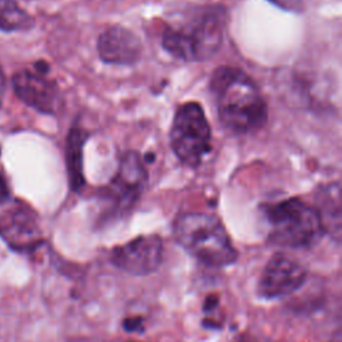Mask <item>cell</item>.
<instances>
[{"mask_svg": "<svg viewBox=\"0 0 342 342\" xmlns=\"http://www.w3.org/2000/svg\"><path fill=\"white\" fill-rule=\"evenodd\" d=\"M227 20V10L221 4L193 6L165 27L161 45L178 60L205 62L223 45Z\"/></svg>", "mask_w": 342, "mask_h": 342, "instance_id": "1", "label": "cell"}, {"mask_svg": "<svg viewBox=\"0 0 342 342\" xmlns=\"http://www.w3.org/2000/svg\"><path fill=\"white\" fill-rule=\"evenodd\" d=\"M210 91L224 129L234 134H253L269 121L268 104L257 85L236 67L221 66L210 78Z\"/></svg>", "mask_w": 342, "mask_h": 342, "instance_id": "2", "label": "cell"}, {"mask_svg": "<svg viewBox=\"0 0 342 342\" xmlns=\"http://www.w3.org/2000/svg\"><path fill=\"white\" fill-rule=\"evenodd\" d=\"M177 242L192 257L210 268H226L238 258L221 219L207 213H183L173 224Z\"/></svg>", "mask_w": 342, "mask_h": 342, "instance_id": "3", "label": "cell"}, {"mask_svg": "<svg viewBox=\"0 0 342 342\" xmlns=\"http://www.w3.org/2000/svg\"><path fill=\"white\" fill-rule=\"evenodd\" d=\"M261 211L268 241L274 246L309 249L324 236L316 209L299 198L266 203Z\"/></svg>", "mask_w": 342, "mask_h": 342, "instance_id": "4", "label": "cell"}, {"mask_svg": "<svg viewBox=\"0 0 342 342\" xmlns=\"http://www.w3.org/2000/svg\"><path fill=\"white\" fill-rule=\"evenodd\" d=\"M147 180L146 166L136 151L122 155L115 174L98 194L99 223L106 224L126 217L143 194Z\"/></svg>", "mask_w": 342, "mask_h": 342, "instance_id": "5", "label": "cell"}, {"mask_svg": "<svg viewBox=\"0 0 342 342\" xmlns=\"http://www.w3.org/2000/svg\"><path fill=\"white\" fill-rule=\"evenodd\" d=\"M170 146L180 163L198 169L211 151V129L202 106L187 102L178 107L170 129Z\"/></svg>", "mask_w": 342, "mask_h": 342, "instance_id": "6", "label": "cell"}, {"mask_svg": "<svg viewBox=\"0 0 342 342\" xmlns=\"http://www.w3.org/2000/svg\"><path fill=\"white\" fill-rule=\"evenodd\" d=\"M308 272L301 262L285 253L274 254L263 268L258 281V294L265 299H281L305 283Z\"/></svg>", "mask_w": 342, "mask_h": 342, "instance_id": "7", "label": "cell"}, {"mask_svg": "<svg viewBox=\"0 0 342 342\" xmlns=\"http://www.w3.org/2000/svg\"><path fill=\"white\" fill-rule=\"evenodd\" d=\"M163 259L161 237L139 236L111 250V263L130 276L143 277L158 270Z\"/></svg>", "mask_w": 342, "mask_h": 342, "instance_id": "8", "label": "cell"}, {"mask_svg": "<svg viewBox=\"0 0 342 342\" xmlns=\"http://www.w3.org/2000/svg\"><path fill=\"white\" fill-rule=\"evenodd\" d=\"M0 237L18 251H32L43 242L36 214L20 203L0 214Z\"/></svg>", "mask_w": 342, "mask_h": 342, "instance_id": "9", "label": "cell"}, {"mask_svg": "<svg viewBox=\"0 0 342 342\" xmlns=\"http://www.w3.org/2000/svg\"><path fill=\"white\" fill-rule=\"evenodd\" d=\"M12 87L23 103L42 114H55L60 103V90L45 74L19 71L12 77Z\"/></svg>", "mask_w": 342, "mask_h": 342, "instance_id": "10", "label": "cell"}, {"mask_svg": "<svg viewBox=\"0 0 342 342\" xmlns=\"http://www.w3.org/2000/svg\"><path fill=\"white\" fill-rule=\"evenodd\" d=\"M98 55L102 62L114 66H133L142 55V42L135 33L122 26L106 28L98 39Z\"/></svg>", "mask_w": 342, "mask_h": 342, "instance_id": "11", "label": "cell"}, {"mask_svg": "<svg viewBox=\"0 0 342 342\" xmlns=\"http://www.w3.org/2000/svg\"><path fill=\"white\" fill-rule=\"evenodd\" d=\"M314 209L320 218L324 234H329L338 241L341 237L342 224V198L339 182H331L318 188Z\"/></svg>", "mask_w": 342, "mask_h": 342, "instance_id": "12", "label": "cell"}, {"mask_svg": "<svg viewBox=\"0 0 342 342\" xmlns=\"http://www.w3.org/2000/svg\"><path fill=\"white\" fill-rule=\"evenodd\" d=\"M89 139V133L81 126H72L66 140V163L70 187L74 193H81L86 186L83 173V150Z\"/></svg>", "mask_w": 342, "mask_h": 342, "instance_id": "13", "label": "cell"}, {"mask_svg": "<svg viewBox=\"0 0 342 342\" xmlns=\"http://www.w3.org/2000/svg\"><path fill=\"white\" fill-rule=\"evenodd\" d=\"M35 26V19L15 0H0V30L4 32H24Z\"/></svg>", "mask_w": 342, "mask_h": 342, "instance_id": "14", "label": "cell"}, {"mask_svg": "<svg viewBox=\"0 0 342 342\" xmlns=\"http://www.w3.org/2000/svg\"><path fill=\"white\" fill-rule=\"evenodd\" d=\"M268 2H270L283 11L294 12V14H301L305 8L303 0H268Z\"/></svg>", "mask_w": 342, "mask_h": 342, "instance_id": "15", "label": "cell"}, {"mask_svg": "<svg viewBox=\"0 0 342 342\" xmlns=\"http://www.w3.org/2000/svg\"><path fill=\"white\" fill-rule=\"evenodd\" d=\"M143 325H144L143 318L139 316L129 317V318H126V320L123 321V327H125V330L127 331V333L142 331L143 330Z\"/></svg>", "mask_w": 342, "mask_h": 342, "instance_id": "16", "label": "cell"}, {"mask_svg": "<svg viewBox=\"0 0 342 342\" xmlns=\"http://www.w3.org/2000/svg\"><path fill=\"white\" fill-rule=\"evenodd\" d=\"M8 194L7 184H6V180H4L3 174L0 171V198H6Z\"/></svg>", "mask_w": 342, "mask_h": 342, "instance_id": "17", "label": "cell"}, {"mask_svg": "<svg viewBox=\"0 0 342 342\" xmlns=\"http://www.w3.org/2000/svg\"><path fill=\"white\" fill-rule=\"evenodd\" d=\"M4 87H6V75H4V71L0 66V92L3 91Z\"/></svg>", "mask_w": 342, "mask_h": 342, "instance_id": "18", "label": "cell"}, {"mask_svg": "<svg viewBox=\"0 0 342 342\" xmlns=\"http://www.w3.org/2000/svg\"><path fill=\"white\" fill-rule=\"evenodd\" d=\"M72 342H89V341H86V339H78V341H72Z\"/></svg>", "mask_w": 342, "mask_h": 342, "instance_id": "19", "label": "cell"}]
</instances>
